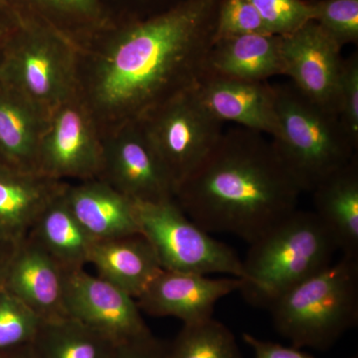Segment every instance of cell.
<instances>
[{
  "mask_svg": "<svg viewBox=\"0 0 358 358\" xmlns=\"http://www.w3.org/2000/svg\"><path fill=\"white\" fill-rule=\"evenodd\" d=\"M64 300L68 317L115 345L150 333L133 296L84 268L65 271Z\"/></svg>",
  "mask_w": 358,
  "mask_h": 358,
  "instance_id": "obj_11",
  "label": "cell"
},
{
  "mask_svg": "<svg viewBox=\"0 0 358 358\" xmlns=\"http://www.w3.org/2000/svg\"><path fill=\"white\" fill-rule=\"evenodd\" d=\"M41 322L17 296L0 288V352L31 345Z\"/></svg>",
  "mask_w": 358,
  "mask_h": 358,
  "instance_id": "obj_25",
  "label": "cell"
},
{
  "mask_svg": "<svg viewBox=\"0 0 358 358\" xmlns=\"http://www.w3.org/2000/svg\"><path fill=\"white\" fill-rule=\"evenodd\" d=\"M282 37L247 34L216 40L206 60L205 74L250 82H267L284 75Z\"/></svg>",
  "mask_w": 358,
  "mask_h": 358,
  "instance_id": "obj_18",
  "label": "cell"
},
{
  "mask_svg": "<svg viewBox=\"0 0 358 358\" xmlns=\"http://www.w3.org/2000/svg\"><path fill=\"white\" fill-rule=\"evenodd\" d=\"M200 102L221 122L274 136L278 129L275 86L205 74L196 88Z\"/></svg>",
  "mask_w": 358,
  "mask_h": 358,
  "instance_id": "obj_14",
  "label": "cell"
},
{
  "mask_svg": "<svg viewBox=\"0 0 358 358\" xmlns=\"http://www.w3.org/2000/svg\"><path fill=\"white\" fill-rule=\"evenodd\" d=\"M315 213L343 256L358 258V155L313 189Z\"/></svg>",
  "mask_w": 358,
  "mask_h": 358,
  "instance_id": "obj_20",
  "label": "cell"
},
{
  "mask_svg": "<svg viewBox=\"0 0 358 358\" xmlns=\"http://www.w3.org/2000/svg\"><path fill=\"white\" fill-rule=\"evenodd\" d=\"M103 136L99 179L134 202L174 199L176 186L141 121L124 122Z\"/></svg>",
  "mask_w": 358,
  "mask_h": 358,
  "instance_id": "obj_10",
  "label": "cell"
},
{
  "mask_svg": "<svg viewBox=\"0 0 358 358\" xmlns=\"http://www.w3.org/2000/svg\"><path fill=\"white\" fill-rule=\"evenodd\" d=\"M247 34H271L249 0H221L214 41Z\"/></svg>",
  "mask_w": 358,
  "mask_h": 358,
  "instance_id": "obj_28",
  "label": "cell"
},
{
  "mask_svg": "<svg viewBox=\"0 0 358 358\" xmlns=\"http://www.w3.org/2000/svg\"><path fill=\"white\" fill-rule=\"evenodd\" d=\"M169 358H244L234 334L218 320L183 324L169 343Z\"/></svg>",
  "mask_w": 358,
  "mask_h": 358,
  "instance_id": "obj_24",
  "label": "cell"
},
{
  "mask_svg": "<svg viewBox=\"0 0 358 358\" xmlns=\"http://www.w3.org/2000/svg\"><path fill=\"white\" fill-rule=\"evenodd\" d=\"M294 348L327 350L358 322V258L341 256L268 308Z\"/></svg>",
  "mask_w": 358,
  "mask_h": 358,
  "instance_id": "obj_4",
  "label": "cell"
},
{
  "mask_svg": "<svg viewBox=\"0 0 358 358\" xmlns=\"http://www.w3.org/2000/svg\"><path fill=\"white\" fill-rule=\"evenodd\" d=\"M243 339L253 350L255 358H315L307 352H301V348L294 346L287 348L273 341L257 338L250 334H243Z\"/></svg>",
  "mask_w": 358,
  "mask_h": 358,
  "instance_id": "obj_31",
  "label": "cell"
},
{
  "mask_svg": "<svg viewBox=\"0 0 358 358\" xmlns=\"http://www.w3.org/2000/svg\"><path fill=\"white\" fill-rule=\"evenodd\" d=\"M260 14L271 34L287 36L313 21L310 1L305 0H249Z\"/></svg>",
  "mask_w": 358,
  "mask_h": 358,
  "instance_id": "obj_27",
  "label": "cell"
},
{
  "mask_svg": "<svg viewBox=\"0 0 358 358\" xmlns=\"http://www.w3.org/2000/svg\"><path fill=\"white\" fill-rule=\"evenodd\" d=\"M3 286L42 320L68 317L65 270L31 237L16 246Z\"/></svg>",
  "mask_w": 358,
  "mask_h": 358,
  "instance_id": "obj_15",
  "label": "cell"
},
{
  "mask_svg": "<svg viewBox=\"0 0 358 358\" xmlns=\"http://www.w3.org/2000/svg\"><path fill=\"white\" fill-rule=\"evenodd\" d=\"M282 37L285 76L303 95L338 115L343 59L338 43L317 23L310 21Z\"/></svg>",
  "mask_w": 358,
  "mask_h": 358,
  "instance_id": "obj_12",
  "label": "cell"
},
{
  "mask_svg": "<svg viewBox=\"0 0 358 358\" xmlns=\"http://www.w3.org/2000/svg\"><path fill=\"white\" fill-rule=\"evenodd\" d=\"M134 203L140 234L154 249L162 270L224 274L243 281V262L236 252L193 222L176 199Z\"/></svg>",
  "mask_w": 358,
  "mask_h": 358,
  "instance_id": "obj_6",
  "label": "cell"
},
{
  "mask_svg": "<svg viewBox=\"0 0 358 358\" xmlns=\"http://www.w3.org/2000/svg\"><path fill=\"white\" fill-rule=\"evenodd\" d=\"M64 190L47 205L28 236L65 271H72L84 268L89 264L90 252L95 239L90 236L70 211L63 196Z\"/></svg>",
  "mask_w": 358,
  "mask_h": 358,
  "instance_id": "obj_22",
  "label": "cell"
},
{
  "mask_svg": "<svg viewBox=\"0 0 358 358\" xmlns=\"http://www.w3.org/2000/svg\"><path fill=\"white\" fill-rule=\"evenodd\" d=\"M196 88L173 96L140 120L176 192L208 157L224 131L223 122L200 102Z\"/></svg>",
  "mask_w": 358,
  "mask_h": 358,
  "instance_id": "obj_7",
  "label": "cell"
},
{
  "mask_svg": "<svg viewBox=\"0 0 358 358\" xmlns=\"http://www.w3.org/2000/svg\"><path fill=\"white\" fill-rule=\"evenodd\" d=\"M0 358H36L31 345L20 346L13 350L0 352Z\"/></svg>",
  "mask_w": 358,
  "mask_h": 358,
  "instance_id": "obj_34",
  "label": "cell"
},
{
  "mask_svg": "<svg viewBox=\"0 0 358 358\" xmlns=\"http://www.w3.org/2000/svg\"><path fill=\"white\" fill-rule=\"evenodd\" d=\"M102 166V134L80 91L49 114L39 143L37 173L56 180L84 181L99 178Z\"/></svg>",
  "mask_w": 358,
  "mask_h": 358,
  "instance_id": "obj_8",
  "label": "cell"
},
{
  "mask_svg": "<svg viewBox=\"0 0 358 358\" xmlns=\"http://www.w3.org/2000/svg\"><path fill=\"white\" fill-rule=\"evenodd\" d=\"M275 89L278 129L271 141L301 192H312L348 164L358 148L336 113L313 102L292 83Z\"/></svg>",
  "mask_w": 358,
  "mask_h": 358,
  "instance_id": "obj_5",
  "label": "cell"
},
{
  "mask_svg": "<svg viewBox=\"0 0 358 358\" xmlns=\"http://www.w3.org/2000/svg\"><path fill=\"white\" fill-rule=\"evenodd\" d=\"M79 55L54 35L32 32L11 54V87L47 115L69 100L80 86Z\"/></svg>",
  "mask_w": 358,
  "mask_h": 358,
  "instance_id": "obj_9",
  "label": "cell"
},
{
  "mask_svg": "<svg viewBox=\"0 0 358 358\" xmlns=\"http://www.w3.org/2000/svg\"><path fill=\"white\" fill-rule=\"evenodd\" d=\"M61 10L80 14H91L95 10L98 0H38Z\"/></svg>",
  "mask_w": 358,
  "mask_h": 358,
  "instance_id": "obj_32",
  "label": "cell"
},
{
  "mask_svg": "<svg viewBox=\"0 0 358 358\" xmlns=\"http://www.w3.org/2000/svg\"><path fill=\"white\" fill-rule=\"evenodd\" d=\"M36 358H110L115 343L72 317L42 320L31 343Z\"/></svg>",
  "mask_w": 358,
  "mask_h": 358,
  "instance_id": "obj_23",
  "label": "cell"
},
{
  "mask_svg": "<svg viewBox=\"0 0 358 358\" xmlns=\"http://www.w3.org/2000/svg\"><path fill=\"white\" fill-rule=\"evenodd\" d=\"M338 252L313 211L294 210L250 244L240 289L252 305L268 308L289 289L333 263Z\"/></svg>",
  "mask_w": 358,
  "mask_h": 358,
  "instance_id": "obj_3",
  "label": "cell"
},
{
  "mask_svg": "<svg viewBox=\"0 0 358 358\" xmlns=\"http://www.w3.org/2000/svg\"><path fill=\"white\" fill-rule=\"evenodd\" d=\"M221 0H181L131 25L93 59L82 94L110 128L140 121L196 88L206 73Z\"/></svg>",
  "mask_w": 358,
  "mask_h": 358,
  "instance_id": "obj_1",
  "label": "cell"
},
{
  "mask_svg": "<svg viewBox=\"0 0 358 358\" xmlns=\"http://www.w3.org/2000/svg\"><path fill=\"white\" fill-rule=\"evenodd\" d=\"M313 21L339 45L358 43V0H310Z\"/></svg>",
  "mask_w": 358,
  "mask_h": 358,
  "instance_id": "obj_26",
  "label": "cell"
},
{
  "mask_svg": "<svg viewBox=\"0 0 358 358\" xmlns=\"http://www.w3.org/2000/svg\"><path fill=\"white\" fill-rule=\"evenodd\" d=\"M242 286L243 281L238 278L211 279L162 270L136 301L141 312L152 317H173L183 324H194L210 319L216 303Z\"/></svg>",
  "mask_w": 358,
  "mask_h": 358,
  "instance_id": "obj_13",
  "label": "cell"
},
{
  "mask_svg": "<svg viewBox=\"0 0 358 358\" xmlns=\"http://www.w3.org/2000/svg\"><path fill=\"white\" fill-rule=\"evenodd\" d=\"M301 193L272 141L236 127L223 131L174 199L207 232L235 235L251 244L298 209Z\"/></svg>",
  "mask_w": 358,
  "mask_h": 358,
  "instance_id": "obj_2",
  "label": "cell"
},
{
  "mask_svg": "<svg viewBox=\"0 0 358 358\" xmlns=\"http://www.w3.org/2000/svg\"><path fill=\"white\" fill-rule=\"evenodd\" d=\"M110 358H169V343L148 333L115 345Z\"/></svg>",
  "mask_w": 358,
  "mask_h": 358,
  "instance_id": "obj_30",
  "label": "cell"
},
{
  "mask_svg": "<svg viewBox=\"0 0 358 358\" xmlns=\"http://www.w3.org/2000/svg\"><path fill=\"white\" fill-rule=\"evenodd\" d=\"M18 243H0V288L4 285V280L9 263Z\"/></svg>",
  "mask_w": 358,
  "mask_h": 358,
  "instance_id": "obj_33",
  "label": "cell"
},
{
  "mask_svg": "<svg viewBox=\"0 0 358 358\" xmlns=\"http://www.w3.org/2000/svg\"><path fill=\"white\" fill-rule=\"evenodd\" d=\"M89 264L98 271L99 277L119 287L134 300L162 271L154 249L140 233L95 240Z\"/></svg>",
  "mask_w": 358,
  "mask_h": 358,
  "instance_id": "obj_19",
  "label": "cell"
},
{
  "mask_svg": "<svg viewBox=\"0 0 358 358\" xmlns=\"http://www.w3.org/2000/svg\"><path fill=\"white\" fill-rule=\"evenodd\" d=\"M338 115L343 128L358 148V53L343 60L339 82Z\"/></svg>",
  "mask_w": 358,
  "mask_h": 358,
  "instance_id": "obj_29",
  "label": "cell"
},
{
  "mask_svg": "<svg viewBox=\"0 0 358 358\" xmlns=\"http://www.w3.org/2000/svg\"><path fill=\"white\" fill-rule=\"evenodd\" d=\"M63 196L78 222L95 240L140 233L133 200L101 179L67 185Z\"/></svg>",
  "mask_w": 358,
  "mask_h": 358,
  "instance_id": "obj_17",
  "label": "cell"
},
{
  "mask_svg": "<svg viewBox=\"0 0 358 358\" xmlns=\"http://www.w3.org/2000/svg\"><path fill=\"white\" fill-rule=\"evenodd\" d=\"M48 115L13 87L8 96H0V154L6 164L37 173Z\"/></svg>",
  "mask_w": 358,
  "mask_h": 358,
  "instance_id": "obj_21",
  "label": "cell"
},
{
  "mask_svg": "<svg viewBox=\"0 0 358 358\" xmlns=\"http://www.w3.org/2000/svg\"><path fill=\"white\" fill-rule=\"evenodd\" d=\"M65 181L8 164L0 166V243H20Z\"/></svg>",
  "mask_w": 358,
  "mask_h": 358,
  "instance_id": "obj_16",
  "label": "cell"
}]
</instances>
